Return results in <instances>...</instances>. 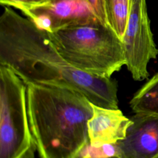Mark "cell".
<instances>
[{"mask_svg": "<svg viewBox=\"0 0 158 158\" xmlns=\"http://www.w3.org/2000/svg\"><path fill=\"white\" fill-rule=\"evenodd\" d=\"M0 65L10 69L25 84L67 88L96 106L118 108L115 80L72 65L57 52L46 31L7 6L0 17Z\"/></svg>", "mask_w": 158, "mask_h": 158, "instance_id": "1", "label": "cell"}, {"mask_svg": "<svg viewBox=\"0 0 158 158\" xmlns=\"http://www.w3.org/2000/svg\"><path fill=\"white\" fill-rule=\"evenodd\" d=\"M27 112L40 158H77L89 144L91 103L72 89L29 83Z\"/></svg>", "mask_w": 158, "mask_h": 158, "instance_id": "2", "label": "cell"}, {"mask_svg": "<svg viewBox=\"0 0 158 158\" xmlns=\"http://www.w3.org/2000/svg\"><path fill=\"white\" fill-rule=\"evenodd\" d=\"M48 33L54 48L67 62L88 73L110 78L125 65L122 40L96 17Z\"/></svg>", "mask_w": 158, "mask_h": 158, "instance_id": "3", "label": "cell"}, {"mask_svg": "<svg viewBox=\"0 0 158 158\" xmlns=\"http://www.w3.org/2000/svg\"><path fill=\"white\" fill-rule=\"evenodd\" d=\"M27 86L9 67L0 65V158H34Z\"/></svg>", "mask_w": 158, "mask_h": 158, "instance_id": "4", "label": "cell"}, {"mask_svg": "<svg viewBox=\"0 0 158 158\" xmlns=\"http://www.w3.org/2000/svg\"><path fill=\"white\" fill-rule=\"evenodd\" d=\"M125 66L136 81L148 79V65L158 55L154 41L146 0H131L127 28L122 39Z\"/></svg>", "mask_w": 158, "mask_h": 158, "instance_id": "5", "label": "cell"}, {"mask_svg": "<svg viewBox=\"0 0 158 158\" xmlns=\"http://www.w3.org/2000/svg\"><path fill=\"white\" fill-rule=\"evenodd\" d=\"M19 10L49 33L73 23L96 17L86 0H52Z\"/></svg>", "mask_w": 158, "mask_h": 158, "instance_id": "6", "label": "cell"}, {"mask_svg": "<svg viewBox=\"0 0 158 158\" xmlns=\"http://www.w3.org/2000/svg\"><path fill=\"white\" fill-rule=\"evenodd\" d=\"M126 137L117 143L122 158H158V115L135 113Z\"/></svg>", "mask_w": 158, "mask_h": 158, "instance_id": "7", "label": "cell"}, {"mask_svg": "<svg viewBox=\"0 0 158 158\" xmlns=\"http://www.w3.org/2000/svg\"><path fill=\"white\" fill-rule=\"evenodd\" d=\"M91 106L93 115L88 122V133L91 146L115 144L125 139L132 123L131 118L125 116L118 108H106L92 103Z\"/></svg>", "mask_w": 158, "mask_h": 158, "instance_id": "8", "label": "cell"}, {"mask_svg": "<svg viewBox=\"0 0 158 158\" xmlns=\"http://www.w3.org/2000/svg\"><path fill=\"white\" fill-rule=\"evenodd\" d=\"M130 106L135 113L158 115V72L135 93Z\"/></svg>", "mask_w": 158, "mask_h": 158, "instance_id": "9", "label": "cell"}, {"mask_svg": "<svg viewBox=\"0 0 158 158\" xmlns=\"http://www.w3.org/2000/svg\"><path fill=\"white\" fill-rule=\"evenodd\" d=\"M131 0H105L109 26L122 40L129 17Z\"/></svg>", "mask_w": 158, "mask_h": 158, "instance_id": "10", "label": "cell"}, {"mask_svg": "<svg viewBox=\"0 0 158 158\" xmlns=\"http://www.w3.org/2000/svg\"><path fill=\"white\" fill-rule=\"evenodd\" d=\"M114 156L120 157L117 143L104 144L99 147H93L89 144L77 158H108Z\"/></svg>", "mask_w": 158, "mask_h": 158, "instance_id": "11", "label": "cell"}, {"mask_svg": "<svg viewBox=\"0 0 158 158\" xmlns=\"http://www.w3.org/2000/svg\"><path fill=\"white\" fill-rule=\"evenodd\" d=\"M94 15L104 25L109 26L105 9V0H86Z\"/></svg>", "mask_w": 158, "mask_h": 158, "instance_id": "12", "label": "cell"}, {"mask_svg": "<svg viewBox=\"0 0 158 158\" xmlns=\"http://www.w3.org/2000/svg\"><path fill=\"white\" fill-rule=\"evenodd\" d=\"M49 1L51 0H0V3L2 6L10 7L14 9L20 10L22 8L41 4Z\"/></svg>", "mask_w": 158, "mask_h": 158, "instance_id": "13", "label": "cell"}, {"mask_svg": "<svg viewBox=\"0 0 158 158\" xmlns=\"http://www.w3.org/2000/svg\"><path fill=\"white\" fill-rule=\"evenodd\" d=\"M108 158H122V157H119V156H114V157H108Z\"/></svg>", "mask_w": 158, "mask_h": 158, "instance_id": "14", "label": "cell"}, {"mask_svg": "<svg viewBox=\"0 0 158 158\" xmlns=\"http://www.w3.org/2000/svg\"><path fill=\"white\" fill-rule=\"evenodd\" d=\"M51 1H52V0H51Z\"/></svg>", "mask_w": 158, "mask_h": 158, "instance_id": "15", "label": "cell"}]
</instances>
